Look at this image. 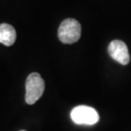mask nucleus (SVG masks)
Segmentation results:
<instances>
[{
  "instance_id": "f03ea898",
  "label": "nucleus",
  "mask_w": 131,
  "mask_h": 131,
  "mask_svg": "<svg viewBox=\"0 0 131 131\" xmlns=\"http://www.w3.org/2000/svg\"><path fill=\"white\" fill-rule=\"evenodd\" d=\"M81 37V24L74 19L63 20L58 28V38L63 44H74Z\"/></svg>"
},
{
  "instance_id": "39448f33",
  "label": "nucleus",
  "mask_w": 131,
  "mask_h": 131,
  "mask_svg": "<svg viewBox=\"0 0 131 131\" xmlns=\"http://www.w3.org/2000/svg\"><path fill=\"white\" fill-rule=\"evenodd\" d=\"M17 34L15 28L8 24H0V43L5 46H12L16 41Z\"/></svg>"
},
{
  "instance_id": "f257e3e1",
  "label": "nucleus",
  "mask_w": 131,
  "mask_h": 131,
  "mask_svg": "<svg viewBox=\"0 0 131 131\" xmlns=\"http://www.w3.org/2000/svg\"><path fill=\"white\" fill-rule=\"evenodd\" d=\"M45 89V82L38 73H31L25 83V102L34 104L42 97Z\"/></svg>"
},
{
  "instance_id": "20e7f679",
  "label": "nucleus",
  "mask_w": 131,
  "mask_h": 131,
  "mask_svg": "<svg viewBox=\"0 0 131 131\" xmlns=\"http://www.w3.org/2000/svg\"><path fill=\"white\" fill-rule=\"evenodd\" d=\"M109 54L114 60L122 65H127L130 61V56L127 46L121 40H114L108 47Z\"/></svg>"
},
{
  "instance_id": "423d86ee",
  "label": "nucleus",
  "mask_w": 131,
  "mask_h": 131,
  "mask_svg": "<svg viewBox=\"0 0 131 131\" xmlns=\"http://www.w3.org/2000/svg\"><path fill=\"white\" fill-rule=\"evenodd\" d=\"M21 131H25V130H21Z\"/></svg>"
},
{
  "instance_id": "7ed1b4c3",
  "label": "nucleus",
  "mask_w": 131,
  "mask_h": 131,
  "mask_svg": "<svg viewBox=\"0 0 131 131\" xmlns=\"http://www.w3.org/2000/svg\"><path fill=\"white\" fill-rule=\"evenodd\" d=\"M71 118L76 124L93 125L99 121L97 111L89 106H77L71 111Z\"/></svg>"
}]
</instances>
